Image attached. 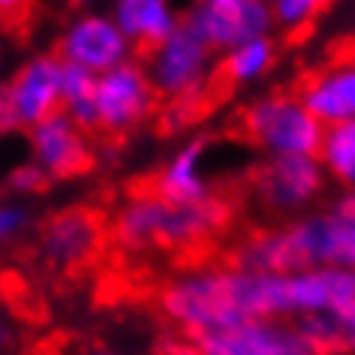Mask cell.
<instances>
[{"mask_svg":"<svg viewBox=\"0 0 355 355\" xmlns=\"http://www.w3.org/2000/svg\"><path fill=\"white\" fill-rule=\"evenodd\" d=\"M232 268L256 274H295L307 268L355 271V190H343L319 214L241 241L232 253Z\"/></svg>","mask_w":355,"mask_h":355,"instance_id":"1","label":"cell"},{"mask_svg":"<svg viewBox=\"0 0 355 355\" xmlns=\"http://www.w3.org/2000/svg\"><path fill=\"white\" fill-rule=\"evenodd\" d=\"M163 313L187 337L259 319V277L241 268H196L166 283L159 292Z\"/></svg>","mask_w":355,"mask_h":355,"instance_id":"2","label":"cell"},{"mask_svg":"<svg viewBox=\"0 0 355 355\" xmlns=\"http://www.w3.org/2000/svg\"><path fill=\"white\" fill-rule=\"evenodd\" d=\"M229 223V205L205 199L199 205H172L154 193L127 199L114 217V241L123 250H178L187 253L220 235Z\"/></svg>","mask_w":355,"mask_h":355,"instance_id":"3","label":"cell"},{"mask_svg":"<svg viewBox=\"0 0 355 355\" xmlns=\"http://www.w3.org/2000/svg\"><path fill=\"white\" fill-rule=\"evenodd\" d=\"M241 127L253 145H259L268 159L274 157H316L325 130L301 105L298 96L268 94L253 100L241 114Z\"/></svg>","mask_w":355,"mask_h":355,"instance_id":"4","label":"cell"},{"mask_svg":"<svg viewBox=\"0 0 355 355\" xmlns=\"http://www.w3.org/2000/svg\"><path fill=\"white\" fill-rule=\"evenodd\" d=\"M211 60L214 51L181 21L157 49H150L145 69L157 96H168L172 103H193L205 94L211 82Z\"/></svg>","mask_w":355,"mask_h":355,"instance_id":"5","label":"cell"},{"mask_svg":"<svg viewBox=\"0 0 355 355\" xmlns=\"http://www.w3.org/2000/svg\"><path fill=\"white\" fill-rule=\"evenodd\" d=\"M184 24L211 51H232L241 42L271 37L274 19L268 0H193Z\"/></svg>","mask_w":355,"mask_h":355,"instance_id":"6","label":"cell"},{"mask_svg":"<svg viewBox=\"0 0 355 355\" xmlns=\"http://www.w3.org/2000/svg\"><path fill=\"white\" fill-rule=\"evenodd\" d=\"M157 91L150 85L148 69L127 60V64L96 76V130L103 132H127L154 112Z\"/></svg>","mask_w":355,"mask_h":355,"instance_id":"7","label":"cell"},{"mask_svg":"<svg viewBox=\"0 0 355 355\" xmlns=\"http://www.w3.org/2000/svg\"><path fill=\"white\" fill-rule=\"evenodd\" d=\"M130 51L132 46L114 24V19L96 12L78 15L76 21H69L58 42V58L64 64L82 67L94 76H103L114 67L127 64Z\"/></svg>","mask_w":355,"mask_h":355,"instance_id":"8","label":"cell"},{"mask_svg":"<svg viewBox=\"0 0 355 355\" xmlns=\"http://www.w3.org/2000/svg\"><path fill=\"white\" fill-rule=\"evenodd\" d=\"M187 340L196 343L202 355H319L298 328L280 325L274 319H250Z\"/></svg>","mask_w":355,"mask_h":355,"instance_id":"9","label":"cell"},{"mask_svg":"<svg viewBox=\"0 0 355 355\" xmlns=\"http://www.w3.org/2000/svg\"><path fill=\"white\" fill-rule=\"evenodd\" d=\"M31 154L49 178H76L94 166V148L87 132L73 123L64 112L31 127Z\"/></svg>","mask_w":355,"mask_h":355,"instance_id":"10","label":"cell"},{"mask_svg":"<svg viewBox=\"0 0 355 355\" xmlns=\"http://www.w3.org/2000/svg\"><path fill=\"white\" fill-rule=\"evenodd\" d=\"M325 187L319 157H274L256 175V193L271 211L307 208Z\"/></svg>","mask_w":355,"mask_h":355,"instance_id":"11","label":"cell"},{"mask_svg":"<svg viewBox=\"0 0 355 355\" xmlns=\"http://www.w3.org/2000/svg\"><path fill=\"white\" fill-rule=\"evenodd\" d=\"M3 87L19 127H37L60 112V58L40 55L28 60Z\"/></svg>","mask_w":355,"mask_h":355,"instance_id":"12","label":"cell"},{"mask_svg":"<svg viewBox=\"0 0 355 355\" xmlns=\"http://www.w3.org/2000/svg\"><path fill=\"white\" fill-rule=\"evenodd\" d=\"M103 241V226L91 211L82 208H69L60 211L42 226L40 244L42 253L51 265L60 268H76V265L91 262Z\"/></svg>","mask_w":355,"mask_h":355,"instance_id":"13","label":"cell"},{"mask_svg":"<svg viewBox=\"0 0 355 355\" xmlns=\"http://www.w3.org/2000/svg\"><path fill=\"white\" fill-rule=\"evenodd\" d=\"M298 100L322 130L355 121V60L331 64L313 73L301 85Z\"/></svg>","mask_w":355,"mask_h":355,"instance_id":"14","label":"cell"},{"mask_svg":"<svg viewBox=\"0 0 355 355\" xmlns=\"http://www.w3.org/2000/svg\"><path fill=\"white\" fill-rule=\"evenodd\" d=\"M205 166L208 141L196 139L166 159V166L157 172L154 187L148 193H154L163 202H172V205H199V202L211 199V181Z\"/></svg>","mask_w":355,"mask_h":355,"instance_id":"15","label":"cell"},{"mask_svg":"<svg viewBox=\"0 0 355 355\" xmlns=\"http://www.w3.org/2000/svg\"><path fill=\"white\" fill-rule=\"evenodd\" d=\"M112 19L132 49L145 51L157 49L181 24L175 0H114Z\"/></svg>","mask_w":355,"mask_h":355,"instance_id":"16","label":"cell"},{"mask_svg":"<svg viewBox=\"0 0 355 355\" xmlns=\"http://www.w3.org/2000/svg\"><path fill=\"white\" fill-rule=\"evenodd\" d=\"M60 112L85 132L96 130V76L60 60Z\"/></svg>","mask_w":355,"mask_h":355,"instance_id":"17","label":"cell"},{"mask_svg":"<svg viewBox=\"0 0 355 355\" xmlns=\"http://www.w3.org/2000/svg\"><path fill=\"white\" fill-rule=\"evenodd\" d=\"M274 58H277V49H274L271 37H259V40L241 42V46H235L232 51H226V55H223L220 76H223L229 85L259 82V78L271 69Z\"/></svg>","mask_w":355,"mask_h":355,"instance_id":"18","label":"cell"},{"mask_svg":"<svg viewBox=\"0 0 355 355\" xmlns=\"http://www.w3.org/2000/svg\"><path fill=\"white\" fill-rule=\"evenodd\" d=\"M319 163L346 190H355V121L328 127L319 145Z\"/></svg>","mask_w":355,"mask_h":355,"instance_id":"19","label":"cell"},{"mask_svg":"<svg viewBox=\"0 0 355 355\" xmlns=\"http://www.w3.org/2000/svg\"><path fill=\"white\" fill-rule=\"evenodd\" d=\"M328 0H268L274 24L286 31H301L325 10Z\"/></svg>","mask_w":355,"mask_h":355,"instance_id":"20","label":"cell"},{"mask_svg":"<svg viewBox=\"0 0 355 355\" xmlns=\"http://www.w3.org/2000/svg\"><path fill=\"white\" fill-rule=\"evenodd\" d=\"M49 181H51V178L42 172V168L33 163V159H31V163H19V166H15L12 172H10V187H12L15 193H24V196L42 193V190L49 187Z\"/></svg>","mask_w":355,"mask_h":355,"instance_id":"21","label":"cell"},{"mask_svg":"<svg viewBox=\"0 0 355 355\" xmlns=\"http://www.w3.org/2000/svg\"><path fill=\"white\" fill-rule=\"evenodd\" d=\"M24 223H28V211L21 205H0V241L21 232Z\"/></svg>","mask_w":355,"mask_h":355,"instance_id":"22","label":"cell"},{"mask_svg":"<svg viewBox=\"0 0 355 355\" xmlns=\"http://www.w3.org/2000/svg\"><path fill=\"white\" fill-rule=\"evenodd\" d=\"M31 10V0H0V21L15 24L21 21Z\"/></svg>","mask_w":355,"mask_h":355,"instance_id":"23","label":"cell"},{"mask_svg":"<svg viewBox=\"0 0 355 355\" xmlns=\"http://www.w3.org/2000/svg\"><path fill=\"white\" fill-rule=\"evenodd\" d=\"M15 130H21V127H19V121H15V114H12L6 87L0 85V136H3V132H15Z\"/></svg>","mask_w":355,"mask_h":355,"instance_id":"24","label":"cell"},{"mask_svg":"<svg viewBox=\"0 0 355 355\" xmlns=\"http://www.w3.org/2000/svg\"><path fill=\"white\" fill-rule=\"evenodd\" d=\"M157 355H202V349L193 340H168L159 346Z\"/></svg>","mask_w":355,"mask_h":355,"instance_id":"25","label":"cell"},{"mask_svg":"<svg viewBox=\"0 0 355 355\" xmlns=\"http://www.w3.org/2000/svg\"><path fill=\"white\" fill-rule=\"evenodd\" d=\"M331 316H334L337 322H340V325L346 328V331H349V334L355 337V295H352L349 301H346V304H340V307H337Z\"/></svg>","mask_w":355,"mask_h":355,"instance_id":"26","label":"cell"},{"mask_svg":"<svg viewBox=\"0 0 355 355\" xmlns=\"http://www.w3.org/2000/svg\"><path fill=\"white\" fill-rule=\"evenodd\" d=\"M6 340V328H3V322H0V343Z\"/></svg>","mask_w":355,"mask_h":355,"instance_id":"27","label":"cell"},{"mask_svg":"<svg viewBox=\"0 0 355 355\" xmlns=\"http://www.w3.org/2000/svg\"><path fill=\"white\" fill-rule=\"evenodd\" d=\"M73 3H76V6H85V3H91V0H73Z\"/></svg>","mask_w":355,"mask_h":355,"instance_id":"28","label":"cell"}]
</instances>
